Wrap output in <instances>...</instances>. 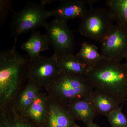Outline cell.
<instances>
[{
  "label": "cell",
  "instance_id": "obj_22",
  "mask_svg": "<svg viewBox=\"0 0 127 127\" xmlns=\"http://www.w3.org/2000/svg\"><path fill=\"white\" fill-rule=\"evenodd\" d=\"M86 127H99L98 125H96L94 123H92L91 124H89L87 126H86Z\"/></svg>",
  "mask_w": 127,
  "mask_h": 127
},
{
  "label": "cell",
  "instance_id": "obj_4",
  "mask_svg": "<svg viewBox=\"0 0 127 127\" xmlns=\"http://www.w3.org/2000/svg\"><path fill=\"white\" fill-rule=\"evenodd\" d=\"M46 5L42 0L39 3L29 2L20 11H12L10 28L11 35L15 39L23 33L35 31L38 28H45L48 23L47 20L50 17Z\"/></svg>",
  "mask_w": 127,
  "mask_h": 127
},
{
  "label": "cell",
  "instance_id": "obj_19",
  "mask_svg": "<svg viewBox=\"0 0 127 127\" xmlns=\"http://www.w3.org/2000/svg\"><path fill=\"white\" fill-rule=\"evenodd\" d=\"M76 56L90 68L104 58L98 52L96 46L87 42L82 44L81 49Z\"/></svg>",
  "mask_w": 127,
  "mask_h": 127
},
{
  "label": "cell",
  "instance_id": "obj_6",
  "mask_svg": "<svg viewBox=\"0 0 127 127\" xmlns=\"http://www.w3.org/2000/svg\"><path fill=\"white\" fill-rule=\"evenodd\" d=\"M56 54L50 57L40 56L30 60L28 67L27 79L45 89L60 74Z\"/></svg>",
  "mask_w": 127,
  "mask_h": 127
},
{
  "label": "cell",
  "instance_id": "obj_14",
  "mask_svg": "<svg viewBox=\"0 0 127 127\" xmlns=\"http://www.w3.org/2000/svg\"><path fill=\"white\" fill-rule=\"evenodd\" d=\"M56 56L61 73L86 76L90 70L89 66L73 53Z\"/></svg>",
  "mask_w": 127,
  "mask_h": 127
},
{
  "label": "cell",
  "instance_id": "obj_7",
  "mask_svg": "<svg viewBox=\"0 0 127 127\" xmlns=\"http://www.w3.org/2000/svg\"><path fill=\"white\" fill-rule=\"evenodd\" d=\"M45 28L49 44L57 56L73 53L75 40L67 22L54 19Z\"/></svg>",
  "mask_w": 127,
  "mask_h": 127
},
{
  "label": "cell",
  "instance_id": "obj_18",
  "mask_svg": "<svg viewBox=\"0 0 127 127\" xmlns=\"http://www.w3.org/2000/svg\"><path fill=\"white\" fill-rule=\"evenodd\" d=\"M106 2L116 24L127 30V0H109Z\"/></svg>",
  "mask_w": 127,
  "mask_h": 127
},
{
  "label": "cell",
  "instance_id": "obj_8",
  "mask_svg": "<svg viewBox=\"0 0 127 127\" xmlns=\"http://www.w3.org/2000/svg\"><path fill=\"white\" fill-rule=\"evenodd\" d=\"M101 43L102 56L120 62L127 56V29L114 24Z\"/></svg>",
  "mask_w": 127,
  "mask_h": 127
},
{
  "label": "cell",
  "instance_id": "obj_21",
  "mask_svg": "<svg viewBox=\"0 0 127 127\" xmlns=\"http://www.w3.org/2000/svg\"><path fill=\"white\" fill-rule=\"evenodd\" d=\"M12 1L10 0H0V25L2 26L8 18L12 9Z\"/></svg>",
  "mask_w": 127,
  "mask_h": 127
},
{
  "label": "cell",
  "instance_id": "obj_10",
  "mask_svg": "<svg viewBox=\"0 0 127 127\" xmlns=\"http://www.w3.org/2000/svg\"><path fill=\"white\" fill-rule=\"evenodd\" d=\"M75 121L65 107L49 97L47 115L43 127H81Z\"/></svg>",
  "mask_w": 127,
  "mask_h": 127
},
{
  "label": "cell",
  "instance_id": "obj_17",
  "mask_svg": "<svg viewBox=\"0 0 127 127\" xmlns=\"http://www.w3.org/2000/svg\"><path fill=\"white\" fill-rule=\"evenodd\" d=\"M92 106L97 115L107 116L120 106L114 100L104 94L93 91L89 97Z\"/></svg>",
  "mask_w": 127,
  "mask_h": 127
},
{
  "label": "cell",
  "instance_id": "obj_11",
  "mask_svg": "<svg viewBox=\"0 0 127 127\" xmlns=\"http://www.w3.org/2000/svg\"><path fill=\"white\" fill-rule=\"evenodd\" d=\"M42 89L34 82L28 79L11 106L17 113L24 116L25 111L38 96Z\"/></svg>",
  "mask_w": 127,
  "mask_h": 127
},
{
  "label": "cell",
  "instance_id": "obj_16",
  "mask_svg": "<svg viewBox=\"0 0 127 127\" xmlns=\"http://www.w3.org/2000/svg\"><path fill=\"white\" fill-rule=\"evenodd\" d=\"M0 127H39L17 113L12 106L0 108Z\"/></svg>",
  "mask_w": 127,
  "mask_h": 127
},
{
  "label": "cell",
  "instance_id": "obj_9",
  "mask_svg": "<svg viewBox=\"0 0 127 127\" xmlns=\"http://www.w3.org/2000/svg\"><path fill=\"white\" fill-rule=\"evenodd\" d=\"M97 1L93 0H63L55 9L48 11L49 16L67 22L76 18L82 19L89 9Z\"/></svg>",
  "mask_w": 127,
  "mask_h": 127
},
{
  "label": "cell",
  "instance_id": "obj_12",
  "mask_svg": "<svg viewBox=\"0 0 127 127\" xmlns=\"http://www.w3.org/2000/svg\"><path fill=\"white\" fill-rule=\"evenodd\" d=\"M49 97L46 92L42 91L28 107L24 116L39 127H43L47 115Z\"/></svg>",
  "mask_w": 127,
  "mask_h": 127
},
{
  "label": "cell",
  "instance_id": "obj_20",
  "mask_svg": "<svg viewBox=\"0 0 127 127\" xmlns=\"http://www.w3.org/2000/svg\"><path fill=\"white\" fill-rule=\"evenodd\" d=\"M107 117L111 127H127V118L123 113L122 107L111 112Z\"/></svg>",
  "mask_w": 127,
  "mask_h": 127
},
{
  "label": "cell",
  "instance_id": "obj_1",
  "mask_svg": "<svg viewBox=\"0 0 127 127\" xmlns=\"http://www.w3.org/2000/svg\"><path fill=\"white\" fill-rule=\"evenodd\" d=\"M13 46L0 53V108L11 106L27 80L30 59Z\"/></svg>",
  "mask_w": 127,
  "mask_h": 127
},
{
  "label": "cell",
  "instance_id": "obj_2",
  "mask_svg": "<svg viewBox=\"0 0 127 127\" xmlns=\"http://www.w3.org/2000/svg\"><path fill=\"white\" fill-rule=\"evenodd\" d=\"M95 91L104 94L119 105L127 100V63L104 58L86 75Z\"/></svg>",
  "mask_w": 127,
  "mask_h": 127
},
{
  "label": "cell",
  "instance_id": "obj_13",
  "mask_svg": "<svg viewBox=\"0 0 127 127\" xmlns=\"http://www.w3.org/2000/svg\"><path fill=\"white\" fill-rule=\"evenodd\" d=\"M66 107L75 120L81 121L86 126L94 123L97 115L91 105L89 97L76 100Z\"/></svg>",
  "mask_w": 127,
  "mask_h": 127
},
{
  "label": "cell",
  "instance_id": "obj_3",
  "mask_svg": "<svg viewBox=\"0 0 127 127\" xmlns=\"http://www.w3.org/2000/svg\"><path fill=\"white\" fill-rule=\"evenodd\" d=\"M44 90L48 97L65 107L89 98L94 89L86 76L61 73Z\"/></svg>",
  "mask_w": 127,
  "mask_h": 127
},
{
  "label": "cell",
  "instance_id": "obj_15",
  "mask_svg": "<svg viewBox=\"0 0 127 127\" xmlns=\"http://www.w3.org/2000/svg\"><path fill=\"white\" fill-rule=\"evenodd\" d=\"M50 45L46 34L35 31L32 32L30 38L23 43L21 48L27 53L30 60L32 61L40 57L41 52L48 50Z\"/></svg>",
  "mask_w": 127,
  "mask_h": 127
},
{
  "label": "cell",
  "instance_id": "obj_5",
  "mask_svg": "<svg viewBox=\"0 0 127 127\" xmlns=\"http://www.w3.org/2000/svg\"><path fill=\"white\" fill-rule=\"evenodd\" d=\"M114 21L109 10L91 6L82 18L78 30L82 35L101 43Z\"/></svg>",
  "mask_w": 127,
  "mask_h": 127
},
{
  "label": "cell",
  "instance_id": "obj_23",
  "mask_svg": "<svg viewBox=\"0 0 127 127\" xmlns=\"http://www.w3.org/2000/svg\"><path fill=\"white\" fill-rule=\"evenodd\" d=\"M125 59H126V60H127V62H127V57L126 58H125Z\"/></svg>",
  "mask_w": 127,
  "mask_h": 127
}]
</instances>
